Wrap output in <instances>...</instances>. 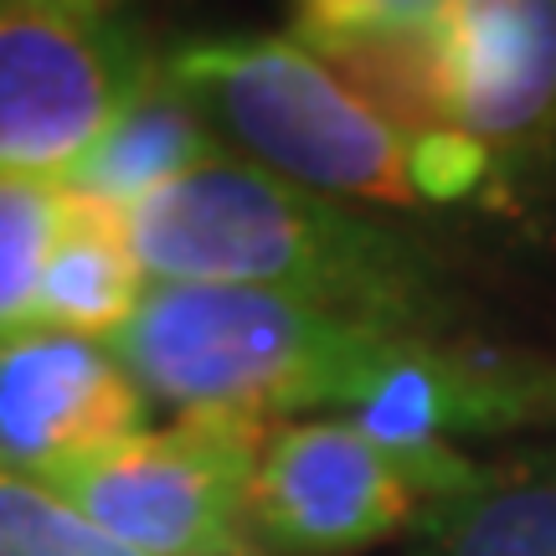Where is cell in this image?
Instances as JSON below:
<instances>
[{
	"instance_id": "6da1fadb",
	"label": "cell",
	"mask_w": 556,
	"mask_h": 556,
	"mask_svg": "<svg viewBox=\"0 0 556 556\" xmlns=\"http://www.w3.org/2000/svg\"><path fill=\"white\" fill-rule=\"evenodd\" d=\"M129 238L155 283L268 289L361 325L448 340L454 294L417 242L242 155L206 160L139 201Z\"/></svg>"
},
{
	"instance_id": "7a4b0ae2",
	"label": "cell",
	"mask_w": 556,
	"mask_h": 556,
	"mask_svg": "<svg viewBox=\"0 0 556 556\" xmlns=\"http://www.w3.org/2000/svg\"><path fill=\"white\" fill-rule=\"evenodd\" d=\"M417 340L268 289L150 283L114 351L150 397L180 413L258 422L356 417L392 387Z\"/></svg>"
},
{
	"instance_id": "3957f363",
	"label": "cell",
	"mask_w": 556,
	"mask_h": 556,
	"mask_svg": "<svg viewBox=\"0 0 556 556\" xmlns=\"http://www.w3.org/2000/svg\"><path fill=\"white\" fill-rule=\"evenodd\" d=\"M160 78L197 103L242 160L304 191L422 206L417 139L392 129L294 37L191 41L160 62Z\"/></svg>"
},
{
	"instance_id": "277c9868",
	"label": "cell",
	"mask_w": 556,
	"mask_h": 556,
	"mask_svg": "<svg viewBox=\"0 0 556 556\" xmlns=\"http://www.w3.org/2000/svg\"><path fill=\"white\" fill-rule=\"evenodd\" d=\"M268 428L238 413H180L31 479L139 556H268L253 516Z\"/></svg>"
},
{
	"instance_id": "5b68a950",
	"label": "cell",
	"mask_w": 556,
	"mask_h": 556,
	"mask_svg": "<svg viewBox=\"0 0 556 556\" xmlns=\"http://www.w3.org/2000/svg\"><path fill=\"white\" fill-rule=\"evenodd\" d=\"M160 78L109 5L0 0V176L67 180Z\"/></svg>"
},
{
	"instance_id": "8992f818",
	"label": "cell",
	"mask_w": 556,
	"mask_h": 556,
	"mask_svg": "<svg viewBox=\"0 0 556 556\" xmlns=\"http://www.w3.org/2000/svg\"><path fill=\"white\" fill-rule=\"evenodd\" d=\"M438 500L345 417H289L263 438L253 516L268 556H351L417 531Z\"/></svg>"
},
{
	"instance_id": "52a82bcc",
	"label": "cell",
	"mask_w": 556,
	"mask_h": 556,
	"mask_svg": "<svg viewBox=\"0 0 556 556\" xmlns=\"http://www.w3.org/2000/svg\"><path fill=\"white\" fill-rule=\"evenodd\" d=\"M150 392L103 340L58 325L0 336V458L26 475L78 464L144 433Z\"/></svg>"
},
{
	"instance_id": "ba28073f",
	"label": "cell",
	"mask_w": 556,
	"mask_h": 556,
	"mask_svg": "<svg viewBox=\"0 0 556 556\" xmlns=\"http://www.w3.org/2000/svg\"><path fill=\"white\" fill-rule=\"evenodd\" d=\"M454 119L495 170L556 150V0H448L438 16Z\"/></svg>"
},
{
	"instance_id": "9c48e42d",
	"label": "cell",
	"mask_w": 556,
	"mask_h": 556,
	"mask_svg": "<svg viewBox=\"0 0 556 556\" xmlns=\"http://www.w3.org/2000/svg\"><path fill=\"white\" fill-rule=\"evenodd\" d=\"M144 294L150 283L129 238V212L62 180L58 238L41 274L37 325H58V330L114 345Z\"/></svg>"
},
{
	"instance_id": "30bf717a",
	"label": "cell",
	"mask_w": 556,
	"mask_h": 556,
	"mask_svg": "<svg viewBox=\"0 0 556 556\" xmlns=\"http://www.w3.org/2000/svg\"><path fill=\"white\" fill-rule=\"evenodd\" d=\"M217 155L227 150L217 144L212 124L201 119L197 103H186L170 83L155 78V88L139 93L119 114V124L93 144V155L67 176V186L135 212L139 201H150Z\"/></svg>"
},
{
	"instance_id": "8fae6325",
	"label": "cell",
	"mask_w": 556,
	"mask_h": 556,
	"mask_svg": "<svg viewBox=\"0 0 556 556\" xmlns=\"http://www.w3.org/2000/svg\"><path fill=\"white\" fill-rule=\"evenodd\" d=\"M413 556H556V464L490 469L484 484L438 500Z\"/></svg>"
},
{
	"instance_id": "7c38bea8",
	"label": "cell",
	"mask_w": 556,
	"mask_h": 556,
	"mask_svg": "<svg viewBox=\"0 0 556 556\" xmlns=\"http://www.w3.org/2000/svg\"><path fill=\"white\" fill-rule=\"evenodd\" d=\"M62 180L0 176V336L37 325L47 253L58 238Z\"/></svg>"
},
{
	"instance_id": "4fadbf2b",
	"label": "cell",
	"mask_w": 556,
	"mask_h": 556,
	"mask_svg": "<svg viewBox=\"0 0 556 556\" xmlns=\"http://www.w3.org/2000/svg\"><path fill=\"white\" fill-rule=\"evenodd\" d=\"M0 556H139L0 458Z\"/></svg>"
},
{
	"instance_id": "5bb4252c",
	"label": "cell",
	"mask_w": 556,
	"mask_h": 556,
	"mask_svg": "<svg viewBox=\"0 0 556 556\" xmlns=\"http://www.w3.org/2000/svg\"><path fill=\"white\" fill-rule=\"evenodd\" d=\"M448 0H294V41L315 58H340L361 41L438 26Z\"/></svg>"
},
{
	"instance_id": "9a60e30c",
	"label": "cell",
	"mask_w": 556,
	"mask_h": 556,
	"mask_svg": "<svg viewBox=\"0 0 556 556\" xmlns=\"http://www.w3.org/2000/svg\"><path fill=\"white\" fill-rule=\"evenodd\" d=\"M73 5H109V11H119V0H73Z\"/></svg>"
}]
</instances>
